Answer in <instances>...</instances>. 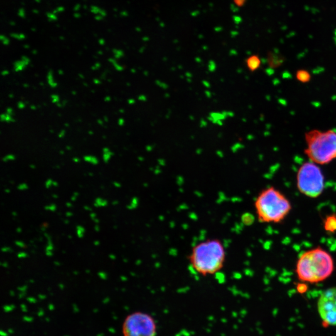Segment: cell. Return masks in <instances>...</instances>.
<instances>
[{
	"label": "cell",
	"instance_id": "7c38bea8",
	"mask_svg": "<svg viewBox=\"0 0 336 336\" xmlns=\"http://www.w3.org/2000/svg\"><path fill=\"white\" fill-rule=\"evenodd\" d=\"M47 77L49 85H50L51 87L55 88L58 86V83L54 80L52 70L49 71Z\"/></svg>",
	"mask_w": 336,
	"mask_h": 336
},
{
	"label": "cell",
	"instance_id": "f35d334b",
	"mask_svg": "<svg viewBox=\"0 0 336 336\" xmlns=\"http://www.w3.org/2000/svg\"><path fill=\"white\" fill-rule=\"evenodd\" d=\"M94 82L95 83H97V84H99V83H100V81L98 79H94Z\"/></svg>",
	"mask_w": 336,
	"mask_h": 336
},
{
	"label": "cell",
	"instance_id": "11a10c76",
	"mask_svg": "<svg viewBox=\"0 0 336 336\" xmlns=\"http://www.w3.org/2000/svg\"><path fill=\"white\" fill-rule=\"evenodd\" d=\"M17 232H21V229H20V228H18V230H17Z\"/></svg>",
	"mask_w": 336,
	"mask_h": 336
},
{
	"label": "cell",
	"instance_id": "7402d4cb",
	"mask_svg": "<svg viewBox=\"0 0 336 336\" xmlns=\"http://www.w3.org/2000/svg\"><path fill=\"white\" fill-rule=\"evenodd\" d=\"M18 189L19 190H28V185H26V184H21V185H19L18 186Z\"/></svg>",
	"mask_w": 336,
	"mask_h": 336
},
{
	"label": "cell",
	"instance_id": "b9f144b4",
	"mask_svg": "<svg viewBox=\"0 0 336 336\" xmlns=\"http://www.w3.org/2000/svg\"><path fill=\"white\" fill-rule=\"evenodd\" d=\"M104 100H105V101L109 102L110 100V97H105Z\"/></svg>",
	"mask_w": 336,
	"mask_h": 336
},
{
	"label": "cell",
	"instance_id": "d590c367",
	"mask_svg": "<svg viewBox=\"0 0 336 336\" xmlns=\"http://www.w3.org/2000/svg\"><path fill=\"white\" fill-rule=\"evenodd\" d=\"M100 65L99 63L96 64V65H94V68H92L93 70H96L98 69L100 67Z\"/></svg>",
	"mask_w": 336,
	"mask_h": 336
},
{
	"label": "cell",
	"instance_id": "cb8c5ba5",
	"mask_svg": "<svg viewBox=\"0 0 336 336\" xmlns=\"http://www.w3.org/2000/svg\"><path fill=\"white\" fill-rule=\"evenodd\" d=\"M53 185V181L52 180H48L46 182V188L49 189L51 186Z\"/></svg>",
	"mask_w": 336,
	"mask_h": 336
},
{
	"label": "cell",
	"instance_id": "d6a6232c",
	"mask_svg": "<svg viewBox=\"0 0 336 336\" xmlns=\"http://www.w3.org/2000/svg\"><path fill=\"white\" fill-rule=\"evenodd\" d=\"M66 134V132L65 131H62L60 132V134H59V137L60 138H63L64 136H65Z\"/></svg>",
	"mask_w": 336,
	"mask_h": 336
},
{
	"label": "cell",
	"instance_id": "d6986e66",
	"mask_svg": "<svg viewBox=\"0 0 336 336\" xmlns=\"http://www.w3.org/2000/svg\"><path fill=\"white\" fill-rule=\"evenodd\" d=\"M1 39L2 43H3L4 45L5 46H8L9 43H10V41H9V39L7 38V37L4 36L3 35L1 36Z\"/></svg>",
	"mask_w": 336,
	"mask_h": 336
},
{
	"label": "cell",
	"instance_id": "4fadbf2b",
	"mask_svg": "<svg viewBox=\"0 0 336 336\" xmlns=\"http://www.w3.org/2000/svg\"><path fill=\"white\" fill-rule=\"evenodd\" d=\"M83 159H84V161L87 162V163L92 164L93 165H97V164H99V160L95 156L87 155L83 157Z\"/></svg>",
	"mask_w": 336,
	"mask_h": 336
},
{
	"label": "cell",
	"instance_id": "7bdbcfd3",
	"mask_svg": "<svg viewBox=\"0 0 336 336\" xmlns=\"http://www.w3.org/2000/svg\"><path fill=\"white\" fill-rule=\"evenodd\" d=\"M90 217H91L92 219H94L95 217H96V215L95 214H92L90 215Z\"/></svg>",
	"mask_w": 336,
	"mask_h": 336
},
{
	"label": "cell",
	"instance_id": "91938a15",
	"mask_svg": "<svg viewBox=\"0 0 336 336\" xmlns=\"http://www.w3.org/2000/svg\"><path fill=\"white\" fill-rule=\"evenodd\" d=\"M13 215H16V212H15V213L13 212Z\"/></svg>",
	"mask_w": 336,
	"mask_h": 336
},
{
	"label": "cell",
	"instance_id": "30bf717a",
	"mask_svg": "<svg viewBox=\"0 0 336 336\" xmlns=\"http://www.w3.org/2000/svg\"><path fill=\"white\" fill-rule=\"evenodd\" d=\"M30 63V60L26 56H23L20 61H17L14 64V70L15 72H19L22 71L26 68L27 66L29 65Z\"/></svg>",
	"mask_w": 336,
	"mask_h": 336
},
{
	"label": "cell",
	"instance_id": "680465c9",
	"mask_svg": "<svg viewBox=\"0 0 336 336\" xmlns=\"http://www.w3.org/2000/svg\"><path fill=\"white\" fill-rule=\"evenodd\" d=\"M65 222L66 223V224H68V220H66V221H65Z\"/></svg>",
	"mask_w": 336,
	"mask_h": 336
},
{
	"label": "cell",
	"instance_id": "277c9868",
	"mask_svg": "<svg viewBox=\"0 0 336 336\" xmlns=\"http://www.w3.org/2000/svg\"><path fill=\"white\" fill-rule=\"evenodd\" d=\"M305 153L310 161L325 165L336 159V132L312 130L306 133Z\"/></svg>",
	"mask_w": 336,
	"mask_h": 336
},
{
	"label": "cell",
	"instance_id": "ffe728a7",
	"mask_svg": "<svg viewBox=\"0 0 336 336\" xmlns=\"http://www.w3.org/2000/svg\"><path fill=\"white\" fill-rule=\"evenodd\" d=\"M51 99H52V102L54 104H58L60 102V97L58 95L53 94L51 95Z\"/></svg>",
	"mask_w": 336,
	"mask_h": 336
},
{
	"label": "cell",
	"instance_id": "f5cc1de1",
	"mask_svg": "<svg viewBox=\"0 0 336 336\" xmlns=\"http://www.w3.org/2000/svg\"><path fill=\"white\" fill-rule=\"evenodd\" d=\"M55 264H56V266H60V264L59 263V262H55Z\"/></svg>",
	"mask_w": 336,
	"mask_h": 336
},
{
	"label": "cell",
	"instance_id": "8992f818",
	"mask_svg": "<svg viewBox=\"0 0 336 336\" xmlns=\"http://www.w3.org/2000/svg\"><path fill=\"white\" fill-rule=\"evenodd\" d=\"M124 336H156L157 325L148 313L135 312L129 315L122 326Z\"/></svg>",
	"mask_w": 336,
	"mask_h": 336
},
{
	"label": "cell",
	"instance_id": "e575fe53",
	"mask_svg": "<svg viewBox=\"0 0 336 336\" xmlns=\"http://www.w3.org/2000/svg\"><path fill=\"white\" fill-rule=\"evenodd\" d=\"M2 251H3V252H10V251H11V250L10 248L5 247V248H3V249H2Z\"/></svg>",
	"mask_w": 336,
	"mask_h": 336
},
{
	"label": "cell",
	"instance_id": "44dd1931",
	"mask_svg": "<svg viewBox=\"0 0 336 336\" xmlns=\"http://www.w3.org/2000/svg\"><path fill=\"white\" fill-rule=\"evenodd\" d=\"M246 1L247 0H234L235 3L239 6H242L244 5Z\"/></svg>",
	"mask_w": 336,
	"mask_h": 336
},
{
	"label": "cell",
	"instance_id": "e0dca14e",
	"mask_svg": "<svg viewBox=\"0 0 336 336\" xmlns=\"http://www.w3.org/2000/svg\"><path fill=\"white\" fill-rule=\"evenodd\" d=\"M11 36L12 38L18 39V40H23L25 38V36L23 34H11Z\"/></svg>",
	"mask_w": 336,
	"mask_h": 336
},
{
	"label": "cell",
	"instance_id": "f907efd6",
	"mask_svg": "<svg viewBox=\"0 0 336 336\" xmlns=\"http://www.w3.org/2000/svg\"><path fill=\"white\" fill-rule=\"evenodd\" d=\"M98 122H99L100 125H103V122H102L101 120H98Z\"/></svg>",
	"mask_w": 336,
	"mask_h": 336
},
{
	"label": "cell",
	"instance_id": "74e56055",
	"mask_svg": "<svg viewBox=\"0 0 336 336\" xmlns=\"http://www.w3.org/2000/svg\"><path fill=\"white\" fill-rule=\"evenodd\" d=\"M109 257L112 260H115V257L114 255H112V254L110 255Z\"/></svg>",
	"mask_w": 336,
	"mask_h": 336
},
{
	"label": "cell",
	"instance_id": "6f0895ef",
	"mask_svg": "<svg viewBox=\"0 0 336 336\" xmlns=\"http://www.w3.org/2000/svg\"><path fill=\"white\" fill-rule=\"evenodd\" d=\"M53 197L56 198H58V196L54 195Z\"/></svg>",
	"mask_w": 336,
	"mask_h": 336
},
{
	"label": "cell",
	"instance_id": "836d02e7",
	"mask_svg": "<svg viewBox=\"0 0 336 336\" xmlns=\"http://www.w3.org/2000/svg\"><path fill=\"white\" fill-rule=\"evenodd\" d=\"M2 75H7L9 74V71L8 70H4L3 71H2Z\"/></svg>",
	"mask_w": 336,
	"mask_h": 336
},
{
	"label": "cell",
	"instance_id": "f546056e",
	"mask_svg": "<svg viewBox=\"0 0 336 336\" xmlns=\"http://www.w3.org/2000/svg\"><path fill=\"white\" fill-rule=\"evenodd\" d=\"M25 104H24L23 102H19L18 104V107L19 108V109H23L24 108H25Z\"/></svg>",
	"mask_w": 336,
	"mask_h": 336
},
{
	"label": "cell",
	"instance_id": "8d00e7d4",
	"mask_svg": "<svg viewBox=\"0 0 336 336\" xmlns=\"http://www.w3.org/2000/svg\"><path fill=\"white\" fill-rule=\"evenodd\" d=\"M46 255H47L48 256H52L53 253L51 251H46Z\"/></svg>",
	"mask_w": 336,
	"mask_h": 336
},
{
	"label": "cell",
	"instance_id": "681fc988",
	"mask_svg": "<svg viewBox=\"0 0 336 336\" xmlns=\"http://www.w3.org/2000/svg\"><path fill=\"white\" fill-rule=\"evenodd\" d=\"M67 207H72V204H71V203H69V202H67Z\"/></svg>",
	"mask_w": 336,
	"mask_h": 336
},
{
	"label": "cell",
	"instance_id": "9f6ffc18",
	"mask_svg": "<svg viewBox=\"0 0 336 336\" xmlns=\"http://www.w3.org/2000/svg\"><path fill=\"white\" fill-rule=\"evenodd\" d=\"M3 266L4 267H8V264H7L6 263H4V264H3Z\"/></svg>",
	"mask_w": 336,
	"mask_h": 336
},
{
	"label": "cell",
	"instance_id": "ba28073f",
	"mask_svg": "<svg viewBox=\"0 0 336 336\" xmlns=\"http://www.w3.org/2000/svg\"><path fill=\"white\" fill-rule=\"evenodd\" d=\"M248 69L251 72H255L259 69L261 66V60L259 56L252 55L248 58L245 61Z\"/></svg>",
	"mask_w": 336,
	"mask_h": 336
},
{
	"label": "cell",
	"instance_id": "d4e9b609",
	"mask_svg": "<svg viewBox=\"0 0 336 336\" xmlns=\"http://www.w3.org/2000/svg\"><path fill=\"white\" fill-rule=\"evenodd\" d=\"M45 208L46 210H52V211H55V210H56V207L55 205L52 204L51 205L46 206Z\"/></svg>",
	"mask_w": 336,
	"mask_h": 336
},
{
	"label": "cell",
	"instance_id": "52a82bcc",
	"mask_svg": "<svg viewBox=\"0 0 336 336\" xmlns=\"http://www.w3.org/2000/svg\"><path fill=\"white\" fill-rule=\"evenodd\" d=\"M318 311L324 323L336 326V287L326 289L321 294L318 301Z\"/></svg>",
	"mask_w": 336,
	"mask_h": 336
},
{
	"label": "cell",
	"instance_id": "9a60e30c",
	"mask_svg": "<svg viewBox=\"0 0 336 336\" xmlns=\"http://www.w3.org/2000/svg\"><path fill=\"white\" fill-rule=\"evenodd\" d=\"M1 119L2 122L6 123H11L14 122L13 118L12 117V115L7 114H3L1 115Z\"/></svg>",
	"mask_w": 336,
	"mask_h": 336
},
{
	"label": "cell",
	"instance_id": "2e32d148",
	"mask_svg": "<svg viewBox=\"0 0 336 336\" xmlns=\"http://www.w3.org/2000/svg\"><path fill=\"white\" fill-rule=\"evenodd\" d=\"M107 201L106 200H103L102 199H97L95 201V203L94 205L96 207H99V206H106L107 205Z\"/></svg>",
	"mask_w": 336,
	"mask_h": 336
},
{
	"label": "cell",
	"instance_id": "484cf974",
	"mask_svg": "<svg viewBox=\"0 0 336 336\" xmlns=\"http://www.w3.org/2000/svg\"><path fill=\"white\" fill-rule=\"evenodd\" d=\"M99 276L100 278H101L103 279H106L107 278V274L104 273V272H100L99 273Z\"/></svg>",
	"mask_w": 336,
	"mask_h": 336
},
{
	"label": "cell",
	"instance_id": "ee69618b",
	"mask_svg": "<svg viewBox=\"0 0 336 336\" xmlns=\"http://www.w3.org/2000/svg\"><path fill=\"white\" fill-rule=\"evenodd\" d=\"M66 215H67V217L72 216V214L71 212H67V214H66Z\"/></svg>",
	"mask_w": 336,
	"mask_h": 336
},
{
	"label": "cell",
	"instance_id": "ac0fdd59",
	"mask_svg": "<svg viewBox=\"0 0 336 336\" xmlns=\"http://www.w3.org/2000/svg\"><path fill=\"white\" fill-rule=\"evenodd\" d=\"M16 157L13 155V154H8L4 157L3 158V161L4 162H7L8 161H14Z\"/></svg>",
	"mask_w": 336,
	"mask_h": 336
},
{
	"label": "cell",
	"instance_id": "ab89813d",
	"mask_svg": "<svg viewBox=\"0 0 336 336\" xmlns=\"http://www.w3.org/2000/svg\"><path fill=\"white\" fill-rule=\"evenodd\" d=\"M95 230H96V231H99V230H100V228H99V227L98 226V225H95Z\"/></svg>",
	"mask_w": 336,
	"mask_h": 336
},
{
	"label": "cell",
	"instance_id": "c3c4849f",
	"mask_svg": "<svg viewBox=\"0 0 336 336\" xmlns=\"http://www.w3.org/2000/svg\"><path fill=\"white\" fill-rule=\"evenodd\" d=\"M99 244H100V242L99 241H95L94 242V245H99Z\"/></svg>",
	"mask_w": 336,
	"mask_h": 336
},
{
	"label": "cell",
	"instance_id": "3957f363",
	"mask_svg": "<svg viewBox=\"0 0 336 336\" xmlns=\"http://www.w3.org/2000/svg\"><path fill=\"white\" fill-rule=\"evenodd\" d=\"M257 216L262 223H279L291 210L288 199L273 187L265 189L255 201Z\"/></svg>",
	"mask_w": 336,
	"mask_h": 336
},
{
	"label": "cell",
	"instance_id": "bcb514c9",
	"mask_svg": "<svg viewBox=\"0 0 336 336\" xmlns=\"http://www.w3.org/2000/svg\"><path fill=\"white\" fill-rule=\"evenodd\" d=\"M84 208L85 209H86L87 210H91V208H90L89 207H87V206H85Z\"/></svg>",
	"mask_w": 336,
	"mask_h": 336
},
{
	"label": "cell",
	"instance_id": "4316f807",
	"mask_svg": "<svg viewBox=\"0 0 336 336\" xmlns=\"http://www.w3.org/2000/svg\"><path fill=\"white\" fill-rule=\"evenodd\" d=\"M18 257L19 259H24L27 257V254L24 253V252H20L18 254Z\"/></svg>",
	"mask_w": 336,
	"mask_h": 336
},
{
	"label": "cell",
	"instance_id": "db71d44e",
	"mask_svg": "<svg viewBox=\"0 0 336 336\" xmlns=\"http://www.w3.org/2000/svg\"><path fill=\"white\" fill-rule=\"evenodd\" d=\"M79 7H80V5H78H78H77V6H76L75 8V10L77 11V9L78 8H79Z\"/></svg>",
	"mask_w": 336,
	"mask_h": 336
},
{
	"label": "cell",
	"instance_id": "6da1fadb",
	"mask_svg": "<svg viewBox=\"0 0 336 336\" xmlns=\"http://www.w3.org/2000/svg\"><path fill=\"white\" fill-rule=\"evenodd\" d=\"M227 259L224 243L212 238L198 243L191 250L188 261L191 268L202 276L214 275L222 270Z\"/></svg>",
	"mask_w": 336,
	"mask_h": 336
},
{
	"label": "cell",
	"instance_id": "5bb4252c",
	"mask_svg": "<svg viewBox=\"0 0 336 336\" xmlns=\"http://www.w3.org/2000/svg\"><path fill=\"white\" fill-rule=\"evenodd\" d=\"M326 229H329V230L336 229V219L334 218H330L326 223Z\"/></svg>",
	"mask_w": 336,
	"mask_h": 336
},
{
	"label": "cell",
	"instance_id": "4dcf8cb0",
	"mask_svg": "<svg viewBox=\"0 0 336 336\" xmlns=\"http://www.w3.org/2000/svg\"><path fill=\"white\" fill-rule=\"evenodd\" d=\"M48 16L49 18L52 19V20H56V19H57L55 14H48Z\"/></svg>",
	"mask_w": 336,
	"mask_h": 336
},
{
	"label": "cell",
	"instance_id": "f6af8a7d",
	"mask_svg": "<svg viewBox=\"0 0 336 336\" xmlns=\"http://www.w3.org/2000/svg\"><path fill=\"white\" fill-rule=\"evenodd\" d=\"M99 43L100 44H102V45H104L105 41H104V40H103V39H100V40L99 41Z\"/></svg>",
	"mask_w": 336,
	"mask_h": 336
},
{
	"label": "cell",
	"instance_id": "5b68a950",
	"mask_svg": "<svg viewBox=\"0 0 336 336\" xmlns=\"http://www.w3.org/2000/svg\"><path fill=\"white\" fill-rule=\"evenodd\" d=\"M298 190L308 197L316 198L323 193L325 178L318 164L307 162L299 169L297 177Z\"/></svg>",
	"mask_w": 336,
	"mask_h": 336
},
{
	"label": "cell",
	"instance_id": "1f68e13d",
	"mask_svg": "<svg viewBox=\"0 0 336 336\" xmlns=\"http://www.w3.org/2000/svg\"><path fill=\"white\" fill-rule=\"evenodd\" d=\"M64 10H65V8H64L62 6L59 7V8L57 9H56V10L55 11V13H57V12L63 11Z\"/></svg>",
	"mask_w": 336,
	"mask_h": 336
},
{
	"label": "cell",
	"instance_id": "7a4b0ae2",
	"mask_svg": "<svg viewBox=\"0 0 336 336\" xmlns=\"http://www.w3.org/2000/svg\"><path fill=\"white\" fill-rule=\"evenodd\" d=\"M335 264L332 256L326 250L316 248L300 256L296 271L300 280L317 283L325 281L333 274Z\"/></svg>",
	"mask_w": 336,
	"mask_h": 336
},
{
	"label": "cell",
	"instance_id": "9c48e42d",
	"mask_svg": "<svg viewBox=\"0 0 336 336\" xmlns=\"http://www.w3.org/2000/svg\"><path fill=\"white\" fill-rule=\"evenodd\" d=\"M296 78L299 82L301 83H308L310 82L311 75L308 70L300 69L296 73Z\"/></svg>",
	"mask_w": 336,
	"mask_h": 336
},
{
	"label": "cell",
	"instance_id": "816d5d0a",
	"mask_svg": "<svg viewBox=\"0 0 336 336\" xmlns=\"http://www.w3.org/2000/svg\"><path fill=\"white\" fill-rule=\"evenodd\" d=\"M76 198H76V196H73V197L72 198V201H75V200H76Z\"/></svg>",
	"mask_w": 336,
	"mask_h": 336
},
{
	"label": "cell",
	"instance_id": "603a6c76",
	"mask_svg": "<svg viewBox=\"0 0 336 336\" xmlns=\"http://www.w3.org/2000/svg\"><path fill=\"white\" fill-rule=\"evenodd\" d=\"M91 11L95 14H100V13H101V11H100L99 8L97 6H92Z\"/></svg>",
	"mask_w": 336,
	"mask_h": 336
},
{
	"label": "cell",
	"instance_id": "8fae6325",
	"mask_svg": "<svg viewBox=\"0 0 336 336\" xmlns=\"http://www.w3.org/2000/svg\"><path fill=\"white\" fill-rule=\"evenodd\" d=\"M114 155V153L109 148H105L103 149V159L105 163H108Z\"/></svg>",
	"mask_w": 336,
	"mask_h": 336
},
{
	"label": "cell",
	"instance_id": "f1b7e54d",
	"mask_svg": "<svg viewBox=\"0 0 336 336\" xmlns=\"http://www.w3.org/2000/svg\"><path fill=\"white\" fill-rule=\"evenodd\" d=\"M15 244L16 245H18V246L20 247L21 248L26 247V245L24 244L23 242L20 241H16L15 242Z\"/></svg>",
	"mask_w": 336,
	"mask_h": 336
},
{
	"label": "cell",
	"instance_id": "7dc6e473",
	"mask_svg": "<svg viewBox=\"0 0 336 336\" xmlns=\"http://www.w3.org/2000/svg\"><path fill=\"white\" fill-rule=\"evenodd\" d=\"M53 186H58V183L56 182V181H53Z\"/></svg>",
	"mask_w": 336,
	"mask_h": 336
},
{
	"label": "cell",
	"instance_id": "60d3db41",
	"mask_svg": "<svg viewBox=\"0 0 336 336\" xmlns=\"http://www.w3.org/2000/svg\"><path fill=\"white\" fill-rule=\"evenodd\" d=\"M73 161H75V163H78V162L80 161V159L77 158H73Z\"/></svg>",
	"mask_w": 336,
	"mask_h": 336
},
{
	"label": "cell",
	"instance_id": "83f0119b",
	"mask_svg": "<svg viewBox=\"0 0 336 336\" xmlns=\"http://www.w3.org/2000/svg\"><path fill=\"white\" fill-rule=\"evenodd\" d=\"M18 14L19 16L21 17V18H24V17L25 16V13H24V9H19Z\"/></svg>",
	"mask_w": 336,
	"mask_h": 336
}]
</instances>
